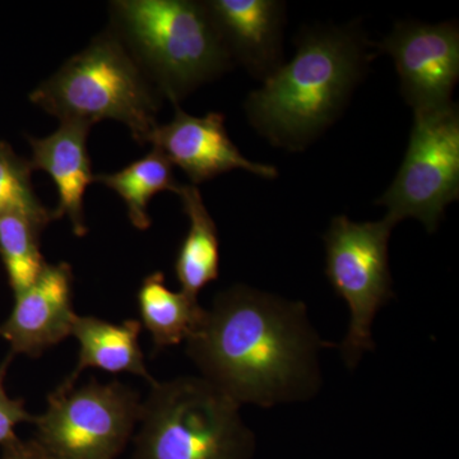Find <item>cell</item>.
Segmentation results:
<instances>
[{
  "label": "cell",
  "instance_id": "cell-1",
  "mask_svg": "<svg viewBox=\"0 0 459 459\" xmlns=\"http://www.w3.org/2000/svg\"><path fill=\"white\" fill-rule=\"evenodd\" d=\"M323 346L303 303L235 285L216 295L186 353L204 379L240 406L271 407L316 392Z\"/></svg>",
  "mask_w": 459,
  "mask_h": 459
},
{
  "label": "cell",
  "instance_id": "cell-2",
  "mask_svg": "<svg viewBox=\"0 0 459 459\" xmlns=\"http://www.w3.org/2000/svg\"><path fill=\"white\" fill-rule=\"evenodd\" d=\"M368 47L353 27L303 33L283 63L247 96V119L274 147L303 151L342 114L367 69Z\"/></svg>",
  "mask_w": 459,
  "mask_h": 459
},
{
  "label": "cell",
  "instance_id": "cell-3",
  "mask_svg": "<svg viewBox=\"0 0 459 459\" xmlns=\"http://www.w3.org/2000/svg\"><path fill=\"white\" fill-rule=\"evenodd\" d=\"M108 29L174 107L234 65L204 2L115 0Z\"/></svg>",
  "mask_w": 459,
  "mask_h": 459
},
{
  "label": "cell",
  "instance_id": "cell-4",
  "mask_svg": "<svg viewBox=\"0 0 459 459\" xmlns=\"http://www.w3.org/2000/svg\"><path fill=\"white\" fill-rule=\"evenodd\" d=\"M160 98L123 42L108 29L33 90L30 101L60 123L92 126L115 120L129 129L133 140L146 144L159 126Z\"/></svg>",
  "mask_w": 459,
  "mask_h": 459
},
{
  "label": "cell",
  "instance_id": "cell-5",
  "mask_svg": "<svg viewBox=\"0 0 459 459\" xmlns=\"http://www.w3.org/2000/svg\"><path fill=\"white\" fill-rule=\"evenodd\" d=\"M142 402L133 459H247L240 404L202 377L155 382Z\"/></svg>",
  "mask_w": 459,
  "mask_h": 459
},
{
  "label": "cell",
  "instance_id": "cell-6",
  "mask_svg": "<svg viewBox=\"0 0 459 459\" xmlns=\"http://www.w3.org/2000/svg\"><path fill=\"white\" fill-rule=\"evenodd\" d=\"M142 401L131 386L65 379L33 418L35 437L50 459H117L141 419Z\"/></svg>",
  "mask_w": 459,
  "mask_h": 459
},
{
  "label": "cell",
  "instance_id": "cell-7",
  "mask_svg": "<svg viewBox=\"0 0 459 459\" xmlns=\"http://www.w3.org/2000/svg\"><path fill=\"white\" fill-rule=\"evenodd\" d=\"M394 223L355 222L349 217L332 219L325 234V274L332 289L350 307V327L341 351L347 367L359 364L374 349V319L394 299L388 244Z\"/></svg>",
  "mask_w": 459,
  "mask_h": 459
},
{
  "label": "cell",
  "instance_id": "cell-8",
  "mask_svg": "<svg viewBox=\"0 0 459 459\" xmlns=\"http://www.w3.org/2000/svg\"><path fill=\"white\" fill-rule=\"evenodd\" d=\"M459 198V113L457 104L435 113L413 115L409 147L391 186L377 201L394 225L419 220L437 231L448 204Z\"/></svg>",
  "mask_w": 459,
  "mask_h": 459
},
{
  "label": "cell",
  "instance_id": "cell-9",
  "mask_svg": "<svg viewBox=\"0 0 459 459\" xmlns=\"http://www.w3.org/2000/svg\"><path fill=\"white\" fill-rule=\"evenodd\" d=\"M377 48L394 59L402 96L413 115L455 105L452 96L459 78L457 23L402 21Z\"/></svg>",
  "mask_w": 459,
  "mask_h": 459
},
{
  "label": "cell",
  "instance_id": "cell-10",
  "mask_svg": "<svg viewBox=\"0 0 459 459\" xmlns=\"http://www.w3.org/2000/svg\"><path fill=\"white\" fill-rule=\"evenodd\" d=\"M148 143L178 166L193 186L212 180L232 170H244L264 179H274L277 168L258 164L241 155L225 128V115L208 113L193 117L175 107L171 122L159 124L151 133Z\"/></svg>",
  "mask_w": 459,
  "mask_h": 459
},
{
  "label": "cell",
  "instance_id": "cell-11",
  "mask_svg": "<svg viewBox=\"0 0 459 459\" xmlns=\"http://www.w3.org/2000/svg\"><path fill=\"white\" fill-rule=\"evenodd\" d=\"M74 282L68 263H47L35 282L14 295L11 316L0 325V337L11 346L12 355L39 358L72 336L77 316Z\"/></svg>",
  "mask_w": 459,
  "mask_h": 459
},
{
  "label": "cell",
  "instance_id": "cell-12",
  "mask_svg": "<svg viewBox=\"0 0 459 459\" xmlns=\"http://www.w3.org/2000/svg\"><path fill=\"white\" fill-rule=\"evenodd\" d=\"M205 3L232 62L263 81L283 65L285 3L208 0Z\"/></svg>",
  "mask_w": 459,
  "mask_h": 459
},
{
  "label": "cell",
  "instance_id": "cell-13",
  "mask_svg": "<svg viewBox=\"0 0 459 459\" xmlns=\"http://www.w3.org/2000/svg\"><path fill=\"white\" fill-rule=\"evenodd\" d=\"M92 126L82 123H60L53 134L44 138L27 137L31 146L30 160L33 171L41 170L56 184V220L68 217L74 235L82 238L89 232L84 214L87 186L95 183L87 138Z\"/></svg>",
  "mask_w": 459,
  "mask_h": 459
},
{
  "label": "cell",
  "instance_id": "cell-14",
  "mask_svg": "<svg viewBox=\"0 0 459 459\" xmlns=\"http://www.w3.org/2000/svg\"><path fill=\"white\" fill-rule=\"evenodd\" d=\"M140 320L111 323L96 316H75L72 336L80 343L77 368L66 379L77 382L83 370L99 369L110 374L129 373L155 382L150 376L140 344Z\"/></svg>",
  "mask_w": 459,
  "mask_h": 459
},
{
  "label": "cell",
  "instance_id": "cell-15",
  "mask_svg": "<svg viewBox=\"0 0 459 459\" xmlns=\"http://www.w3.org/2000/svg\"><path fill=\"white\" fill-rule=\"evenodd\" d=\"M177 195L188 216L189 229L175 259V276L181 291L198 298L205 286L219 279V231L197 186L181 184Z\"/></svg>",
  "mask_w": 459,
  "mask_h": 459
},
{
  "label": "cell",
  "instance_id": "cell-16",
  "mask_svg": "<svg viewBox=\"0 0 459 459\" xmlns=\"http://www.w3.org/2000/svg\"><path fill=\"white\" fill-rule=\"evenodd\" d=\"M137 304L141 325L150 332L157 351L186 342L205 314L198 298L169 289L161 272L142 281Z\"/></svg>",
  "mask_w": 459,
  "mask_h": 459
},
{
  "label": "cell",
  "instance_id": "cell-17",
  "mask_svg": "<svg viewBox=\"0 0 459 459\" xmlns=\"http://www.w3.org/2000/svg\"><path fill=\"white\" fill-rule=\"evenodd\" d=\"M53 221V210L44 213H0V259L14 295L31 286L44 270L47 262L41 255V235Z\"/></svg>",
  "mask_w": 459,
  "mask_h": 459
},
{
  "label": "cell",
  "instance_id": "cell-18",
  "mask_svg": "<svg viewBox=\"0 0 459 459\" xmlns=\"http://www.w3.org/2000/svg\"><path fill=\"white\" fill-rule=\"evenodd\" d=\"M174 166L161 151L152 150L141 160L113 174L95 175L96 183L113 190L126 205L132 225L141 231L150 229L152 220L148 213L151 199L162 192L177 195L181 184L174 177Z\"/></svg>",
  "mask_w": 459,
  "mask_h": 459
},
{
  "label": "cell",
  "instance_id": "cell-19",
  "mask_svg": "<svg viewBox=\"0 0 459 459\" xmlns=\"http://www.w3.org/2000/svg\"><path fill=\"white\" fill-rule=\"evenodd\" d=\"M32 171L30 160L18 156L7 142L0 141V213L8 211L44 213L49 211L36 195Z\"/></svg>",
  "mask_w": 459,
  "mask_h": 459
},
{
  "label": "cell",
  "instance_id": "cell-20",
  "mask_svg": "<svg viewBox=\"0 0 459 459\" xmlns=\"http://www.w3.org/2000/svg\"><path fill=\"white\" fill-rule=\"evenodd\" d=\"M14 356L9 352L7 358L0 362V446L16 439V428L23 422L32 424L33 418L26 410L25 401L21 398L9 397L5 391L4 380L7 377L8 368L11 367Z\"/></svg>",
  "mask_w": 459,
  "mask_h": 459
},
{
  "label": "cell",
  "instance_id": "cell-21",
  "mask_svg": "<svg viewBox=\"0 0 459 459\" xmlns=\"http://www.w3.org/2000/svg\"><path fill=\"white\" fill-rule=\"evenodd\" d=\"M2 448L0 459H50L33 439L23 442L16 437Z\"/></svg>",
  "mask_w": 459,
  "mask_h": 459
}]
</instances>
